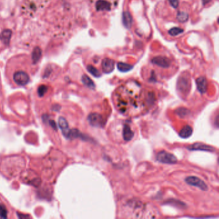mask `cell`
Masks as SVG:
<instances>
[{
	"mask_svg": "<svg viewBox=\"0 0 219 219\" xmlns=\"http://www.w3.org/2000/svg\"><path fill=\"white\" fill-rule=\"evenodd\" d=\"M8 64L15 67L12 80L17 86H23L30 82V75L26 68L32 64V58L28 55H19L10 59Z\"/></svg>",
	"mask_w": 219,
	"mask_h": 219,
	"instance_id": "cell-1",
	"label": "cell"
},
{
	"mask_svg": "<svg viewBox=\"0 0 219 219\" xmlns=\"http://www.w3.org/2000/svg\"><path fill=\"white\" fill-rule=\"evenodd\" d=\"M12 35V26L6 21L0 20V52L9 46Z\"/></svg>",
	"mask_w": 219,
	"mask_h": 219,
	"instance_id": "cell-2",
	"label": "cell"
},
{
	"mask_svg": "<svg viewBox=\"0 0 219 219\" xmlns=\"http://www.w3.org/2000/svg\"><path fill=\"white\" fill-rule=\"evenodd\" d=\"M156 159L159 162L165 164H175L177 159L174 155L166 151L159 152L156 156Z\"/></svg>",
	"mask_w": 219,
	"mask_h": 219,
	"instance_id": "cell-3",
	"label": "cell"
},
{
	"mask_svg": "<svg viewBox=\"0 0 219 219\" xmlns=\"http://www.w3.org/2000/svg\"><path fill=\"white\" fill-rule=\"evenodd\" d=\"M185 180L186 183H188L191 186L197 187L200 190L204 191H206L208 190V187L206 184L205 183L203 180L198 178L197 177L190 176L188 177H187Z\"/></svg>",
	"mask_w": 219,
	"mask_h": 219,
	"instance_id": "cell-4",
	"label": "cell"
},
{
	"mask_svg": "<svg viewBox=\"0 0 219 219\" xmlns=\"http://www.w3.org/2000/svg\"><path fill=\"white\" fill-rule=\"evenodd\" d=\"M88 120L89 124L95 127H102L104 126L103 117L98 113H91L88 116Z\"/></svg>",
	"mask_w": 219,
	"mask_h": 219,
	"instance_id": "cell-5",
	"label": "cell"
},
{
	"mask_svg": "<svg viewBox=\"0 0 219 219\" xmlns=\"http://www.w3.org/2000/svg\"><path fill=\"white\" fill-rule=\"evenodd\" d=\"M190 80L185 76L180 77L177 82V88L183 94H186L190 91Z\"/></svg>",
	"mask_w": 219,
	"mask_h": 219,
	"instance_id": "cell-6",
	"label": "cell"
},
{
	"mask_svg": "<svg viewBox=\"0 0 219 219\" xmlns=\"http://www.w3.org/2000/svg\"><path fill=\"white\" fill-rule=\"evenodd\" d=\"M23 179L27 184H30L33 186L39 185L41 182L40 179L34 173L29 172V171L25 173Z\"/></svg>",
	"mask_w": 219,
	"mask_h": 219,
	"instance_id": "cell-7",
	"label": "cell"
},
{
	"mask_svg": "<svg viewBox=\"0 0 219 219\" xmlns=\"http://www.w3.org/2000/svg\"><path fill=\"white\" fill-rule=\"evenodd\" d=\"M152 62L153 64L161 68H168L171 64V61L168 58L162 56H158L153 58Z\"/></svg>",
	"mask_w": 219,
	"mask_h": 219,
	"instance_id": "cell-8",
	"label": "cell"
},
{
	"mask_svg": "<svg viewBox=\"0 0 219 219\" xmlns=\"http://www.w3.org/2000/svg\"><path fill=\"white\" fill-rule=\"evenodd\" d=\"M188 148L191 151H204L208 152H213L215 151V148L210 145H207L202 143H195L188 147Z\"/></svg>",
	"mask_w": 219,
	"mask_h": 219,
	"instance_id": "cell-9",
	"label": "cell"
},
{
	"mask_svg": "<svg viewBox=\"0 0 219 219\" xmlns=\"http://www.w3.org/2000/svg\"><path fill=\"white\" fill-rule=\"evenodd\" d=\"M102 67L105 73H110L114 69V61L109 58H104L102 61Z\"/></svg>",
	"mask_w": 219,
	"mask_h": 219,
	"instance_id": "cell-10",
	"label": "cell"
},
{
	"mask_svg": "<svg viewBox=\"0 0 219 219\" xmlns=\"http://www.w3.org/2000/svg\"><path fill=\"white\" fill-rule=\"evenodd\" d=\"M96 11H109L111 9V4L106 0H98L95 3Z\"/></svg>",
	"mask_w": 219,
	"mask_h": 219,
	"instance_id": "cell-11",
	"label": "cell"
},
{
	"mask_svg": "<svg viewBox=\"0 0 219 219\" xmlns=\"http://www.w3.org/2000/svg\"><path fill=\"white\" fill-rule=\"evenodd\" d=\"M58 124L59 128L62 131V134H63L66 138H67L69 130H70L69 128V125L67 120L64 117H59L58 120Z\"/></svg>",
	"mask_w": 219,
	"mask_h": 219,
	"instance_id": "cell-12",
	"label": "cell"
},
{
	"mask_svg": "<svg viewBox=\"0 0 219 219\" xmlns=\"http://www.w3.org/2000/svg\"><path fill=\"white\" fill-rule=\"evenodd\" d=\"M196 84L197 87V89L200 93H204L206 91L207 87H208V82L206 79L203 76L198 78L196 81Z\"/></svg>",
	"mask_w": 219,
	"mask_h": 219,
	"instance_id": "cell-13",
	"label": "cell"
},
{
	"mask_svg": "<svg viewBox=\"0 0 219 219\" xmlns=\"http://www.w3.org/2000/svg\"><path fill=\"white\" fill-rule=\"evenodd\" d=\"M134 132L132 131L131 127L128 126V125H125L123 128V132H122V136L123 138L125 141H131L133 138L134 137Z\"/></svg>",
	"mask_w": 219,
	"mask_h": 219,
	"instance_id": "cell-14",
	"label": "cell"
},
{
	"mask_svg": "<svg viewBox=\"0 0 219 219\" xmlns=\"http://www.w3.org/2000/svg\"><path fill=\"white\" fill-rule=\"evenodd\" d=\"M193 133V129L190 126H186L184 127L179 132V136L183 138H188L192 136Z\"/></svg>",
	"mask_w": 219,
	"mask_h": 219,
	"instance_id": "cell-15",
	"label": "cell"
},
{
	"mask_svg": "<svg viewBox=\"0 0 219 219\" xmlns=\"http://www.w3.org/2000/svg\"><path fill=\"white\" fill-rule=\"evenodd\" d=\"M132 22H133V18L131 14L127 11L124 12L123 14V23L124 26L127 29H129L132 25Z\"/></svg>",
	"mask_w": 219,
	"mask_h": 219,
	"instance_id": "cell-16",
	"label": "cell"
},
{
	"mask_svg": "<svg viewBox=\"0 0 219 219\" xmlns=\"http://www.w3.org/2000/svg\"><path fill=\"white\" fill-rule=\"evenodd\" d=\"M82 81L85 86H86L88 88H91V89H94L95 88V85L94 84L93 81L90 78L88 75H84L82 76Z\"/></svg>",
	"mask_w": 219,
	"mask_h": 219,
	"instance_id": "cell-17",
	"label": "cell"
},
{
	"mask_svg": "<svg viewBox=\"0 0 219 219\" xmlns=\"http://www.w3.org/2000/svg\"><path fill=\"white\" fill-rule=\"evenodd\" d=\"M118 69L121 72H127L130 71L133 68V66L128 64L123 63V62H118L117 64Z\"/></svg>",
	"mask_w": 219,
	"mask_h": 219,
	"instance_id": "cell-18",
	"label": "cell"
},
{
	"mask_svg": "<svg viewBox=\"0 0 219 219\" xmlns=\"http://www.w3.org/2000/svg\"><path fill=\"white\" fill-rule=\"evenodd\" d=\"M81 136H82V135L81 133V132H80L78 130L74 128V129L69 130L67 138L75 139V138H81Z\"/></svg>",
	"mask_w": 219,
	"mask_h": 219,
	"instance_id": "cell-19",
	"label": "cell"
},
{
	"mask_svg": "<svg viewBox=\"0 0 219 219\" xmlns=\"http://www.w3.org/2000/svg\"><path fill=\"white\" fill-rule=\"evenodd\" d=\"M87 69H88V71L90 73H91L92 75H93L94 76H95V77H100V76H101V74H100V73L98 69L95 68L94 66H93L91 65L88 66Z\"/></svg>",
	"mask_w": 219,
	"mask_h": 219,
	"instance_id": "cell-20",
	"label": "cell"
},
{
	"mask_svg": "<svg viewBox=\"0 0 219 219\" xmlns=\"http://www.w3.org/2000/svg\"><path fill=\"white\" fill-rule=\"evenodd\" d=\"M177 19L179 21L183 23L186 22L188 19V14L185 12H179L177 14Z\"/></svg>",
	"mask_w": 219,
	"mask_h": 219,
	"instance_id": "cell-21",
	"label": "cell"
},
{
	"mask_svg": "<svg viewBox=\"0 0 219 219\" xmlns=\"http://www.w3.org/2000/svg\"><path fill=\"white\" fill-rule=\"evenodd\" d=\"M176 113L180 117L183 118V117H185V116H188V114L190 113V111L186 108H183V107H181V108H179L178 109H177V111H176Z\"/></svg>",
	"mask_w": 219,
	"mask_h": 219,
	"instance_id": "cell-22",
	"label": "cell"
},
{
	"mask_svg": "<svg viewBox=\"0 0 219 219\" xmlns=\"http://www.w3.org/2000/svg\"><path fill=\"white\" fill-rule=\"evenodd\" d=\"M7 210L6 208L3 204H0V218H7Z\"/></svg>",
	"mask_w": 219,
	"mask_h": 219,
	"instance_id": "cell-23",
	"label": "cell"
},
{
	"mask_svg": "<svg viewBox=\"0 0 219 219\" xmlns=\"http://www.w3.org/2000/svg\"><path fill=\"white\" fill-rule=\"evenodd\" d=\"M183 32V30L180 29V28H173L169 30V34L172 36H177L178 34H180Z\"/></svg>",
	"mask_w": 219,
	"mask_h": 219,
	"instance_id": "cell-24",
	"label": "cell"
},
{
	"mask_svg": "<svg viewBox=\"0 0 219 219\" xmlns=\"http://www.w3.org/2000/svg\"><path fill=\"white\" fill-rule=\"evenodd\" d=\"M47 91H48V87L44 85H41V86L39 87V88H38V90H37L38 95H39V96H43L45 95V93L47 92Z\"/></svg>",
	"mask_w": 219,
	"mask_h": 219,
	"instance_id": "cell-25",
	"label": "cell"
},
{
	"mask_svg": "<svg viewBox=\"0 0 219 219\" xmlns=\"http://www.w3.org/2000/svg\"><path fill=\"white\" fill-rule=\"evenodd\" d=\"M169 3H170L173 8H177L179 6V0H168Z\"/></svg>",
	"mask_w": 219,
	"mask_h": 219,
	"instance_id": "cell-26",
	"label": "cell"
},
{
	"mask_svg": "<svg viewBox=\"0 0 219 219\" xmlns=\"http://www.w3.org/2000/svg\"><path fill=\"white\" fill-rule=\"evenodd\" d=\"M49 123H50V126L52 128H54L55 130H57V124L55 123V121L54 120H50L49 121Z\"/></svg>",
	"mask_w": 219,
	"mask_h": 219,
	"instance_id": "cell-27",
	"label": "cell"
},
{
	"mask_svg": "<svg viewBox=\"0 0 219 219\" xmlns=\"http://www.w3.org/2000/svg\"><path fill=\"white\" fill-rule=\"evenodd\" d=\"M210 1H211V0H203V4L204 5H206V4H207L208 3H209Z\"/></svg>",
	"mask_w": 219,
	"mask_h": 219,
	"instance_id": "cell-28",
	"label": "cell"
}]
</instances>
